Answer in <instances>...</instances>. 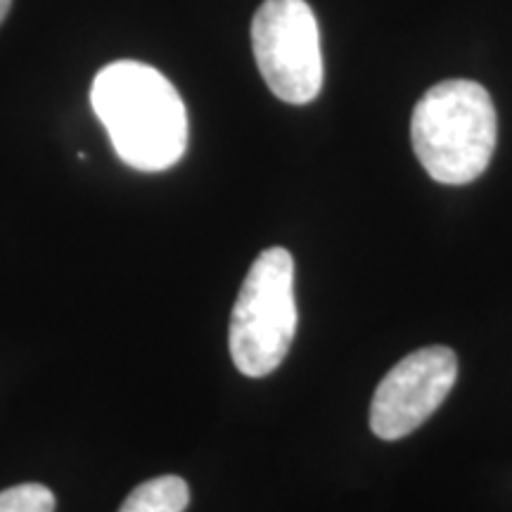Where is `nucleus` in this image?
<instances>
[{
    "label": "nucleus",
    "mask_w": 512,
    "mask_h": 512,
    "mask_svg": "<svg viewBox=\"0 0 512 512\" xmlns=\"http://www.w3.org/2000/svg\"><path fill=\"white\" fill-rule=\"evenodd\" d=\"M91 105L119 159L157 174L181 162L188 150V110L176 86L145 62L119 60L100 69Z\"/></svg>",
    "instance_id": "nucleus-1"
},
{
    "label": "nucleus",
    "mask_w": 512,
    "mask_h": 512,
    "mask_svg": "<svg viewBox=\"0 0 512 512\" xmlns=\"http://www.w3.org/2000/svg\"><path fill=\"white\" fill-rule=\"evenodd\" d=\"M411 138L415 157L437 183L477 181L496 152L494 100L477 81H441L415 105Z\"/></svg>",
    "instance_id": "nucleus-2"
},
{
    "label": "nucleus",
    "mask_w": 512,
    "mask_h": 512,
    "mask_svg": "<svg viewBox=\"0 0 512 512\" xmlns=\"http://www.w3.org/2000/svg\"><path fill=\"white\" fill-rule=\"evenodd\" d=\"M297 335L294 259L285 247L264 249L247 271L230 316L228 347L247 377L271 375Z\"/></svg>",
    "instance_id": "nucleus-3"
},
{
    "label": "nucleus",
    "mask_w": 512,
    "mask_h": 512,
    "mask_svg": "<svg viewBox=\"0 0 512 512\" xmlns=\"http://www.w3.org/2000/svg\"><path fill=\"white\" fill-rule=\"evenodd\" d=\"M254 60L275 98L290 105L316 100L323 88L318 19L306 0H264L252 19Z\"/></svg>",
    "instance_id": "nucleus-4"
},
{
    "label": "nucleus",
    "mask_w": 512,
    "mask_h": 512,
    "mask_svg": "<svg viewBox=\"0 0 512 512\" xmlns=\"http://www.w3.org/2000/svg\"><path fill=\"white\" fill-rule=\"evenodd\" d=\"M458 358L448 347H425L408 354L377 384L370 403V430L396 441L418 430L451 394Z\"/></svg>",
    "instance_id": "nucleus-5"
},
{
    "label": "nucleus",
    "mask_w": 512,
    "mask_h": 512,
    "mask_svg": "<svg viewBox=\"0 0 512 512\" xmlns=\"http://www.w3.org/2000/svg\"><path fill=\"white\" fill-rule=\"evenodd\" d=\"M190 503V489L185 479L164 475L147 479L128 494L119 512H183Z\"/></svg>",
    "instance_id": "nucleus-6"
},
{
    "label": "nucleus",
    "mask_w": 512,
    "mask_h": 512,
    "mask_svg": "<svg viewBox=\"0 0 512 512\" xmlns=\"http://www.w3.org/2000/svg\"><path fill=\"white\" fill-rule=\"evenodd\" d=\"M0 512H55V494L43 484H19L0 491Z\"/></svg>",
    "instance_id": "nucleus-7"
},
{
    "label": "nucleus",
    "mask_w": 512,
    "mask_h": 512,
    "mask_svg": "<svg viewBox=\"0 0 512 512\" xmlns=\"http://www.w3.org/2000/svg\"><path fill=\"white\" fill-rule=\"evenodd\" d=\"M10 5H12V0H0V24H3V19L8 17Z\"/></svg>",
    "instance_id": "nucleus-8"
}]
</instances>
